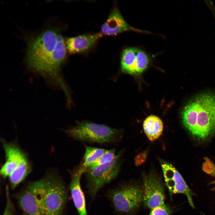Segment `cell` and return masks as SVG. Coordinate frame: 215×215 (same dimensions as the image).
Returning <instances> with one entry per match:
<instances>
[{
	"label": "cell",
	"mask_w": 215,
	"mask_h": 215,
	"mask_svg": "<svg viewBox=\"0 0 215 215\" xmlns=\"http://www.w3.org/2000/svg\"><path fill=\"white\" fill-rule=\"evenodd\" d=\"M143 127L144 132L149 140L153 142L158 139L162 134L163 125L158 117L151 115L144 121Z\"/></svg>",
	"instance_id": "cell-15"
},
{
	"label": "cell",
	"mask_w": 215,
	"mask_h": 215,
	"mask_svg": "<svg viewBox=\"0 0 215 215\" xmlns=\"http://www.w3.org/2000/svg\"><path fill=\"white\" fill-rule=\"evenodd\" d=\"M148 150H145L136 155L134 158L136 166H139L145 162L148 156Z\"/></svg>",
	"instance_id": "cell-21"
},
{
	"label": "cell",
	"mask_w": 215,
	"mask_h": 215,
	"mask_svg": "<svg viewBox=\"0 0 215 215\" xmlns=\"http://www.w3.org/2000/svg\"><path fill=\"white\" fill-rule=\"evenodd\" d=\"M161 165L165 183L170 196L174 194H182L186 196L190 205L193 208L192 194L180 174L170 163L162 161Z\"/></svg>",
	"instance_id": "cell-10"
},
{
	"label": "cell",
	"mask_w": 215,
	"mask_h": 215,
	"mask_svg": "<svg viewBox=\"0 0 215 215\" xmlns=\"http://www.w3.org/2000/svg\"><path fill=\"white\" fill-rule=\"evenodd\" d=\"M59 33L55 30H47L32 39L27 50L26 61L29 67L43 76L53 78L58 82L60 67L66 51L58 42Z\"/></svg>",
	"instance_id": "cell-1"
},
{
	"label": "cell",
	"mask_w": 215,
	"mask_h": 215,
	"mask_svg": "<svg viewBox=\"0 0 215 215\" xmlns=\"http://www.w3.org/2000/svg\"><path fill=\"white\" fill-rule=\"evenodd\" d=\"M102 35L100 32L70 37L66 41V48L70 54L84 52L92 47Z\"/></svg>",
	"instance_id": "cell-13"
},
{
	"label": "cell",
	"mask_w": 215,
	"mask_h": 215,
	"mask_svg": "<svg viewBox=\"0 0 215 215\" xmlns=\"http://www.w3.org/2000/svg\"><path fill=\"white\" fill-rule=\"evenodd\" d=\"M183 125L195 138L205 140L215 134V93L205 92L190 99L181 112Z\"/></svg>",
	"instance_id": "cell-2"
},
{
	"label": "cell",
	"mask_w": 215,
	"mask_h": 215,
	"mask_svg": "<svg viewBox=\"0 0 215 215\" xmlns=\"http://www.w3.org/2000/svg\"><path fill=\"white\" fill-rule=\"evenodd\" d=\"M205 162L202 165L203 171L207 173L212 176L215 172V165L207 157L204 158Z\"/></svg>",
	"instance_id": "cell-20"
},
{
	"label": "cell",
	"mask_w": 215,
	"mask_h": 215,
	"mask_svg": "<svg viewBox=\"0 0 215 215\" xmlns=\"http://www.w3.org/2000/svg\"><path fill=\"white\" fill-rule=\"evenodd\" d=\"M43 178L42 204L44 215H63L67 193L62 179L53 174Z\"/></svg>",
	"instance_id": "cell-5"
},
{
	"label": "cell",
	"mask_w": 215,
	"mask_h": 215,
	"mask_svg": "<svg viewBox=\"0 0 215 215\" xmlns=\"http://www.w3.org/2000/svg\"><path fill=\"white\" fill-rule=\"evenodd\" d=\"M85 148L83 162L81 165L85 172L88 167L101 156L106 150L87 145H85Z\"/></svg>",
	"instance_id": "cell-16"
},
{
	"label": "cell",
	"mask_w": 215,
	"mask_h": 215,
	"mask_svg": "<svg viewBox=\"0 0 215 215\" xmlns=\"http://www.w3.org/2000/svg\"><path fill=\"white\" fill-rule=\"evenodd\" d=\"M71 180L69 189L74 205L79 215H88L84 195L82 190L80 180L85 171L81 165L70 172Z\"/></svg>",
	"instance_id": "cell-12"
},
{
	"label": "cell",
	"mask_w": 215,
	"mask_h": 215,
	"mask_svg": "<svg viewBox=\"0 0 215 215\" xmlns=\"http://www.w3.org/2000/svg\"><path fill=\"white\" fill-rule=\"evenodd\" d=\"M43 178L28 184L19 194L18 202L24 215H44L42 204Z\"/></svg>",
	"instance_id": "cell-8"
},
{
	"label": "cell",
	"mask_w": 215,
	"mask_h": 215,
	"mask_svg": "<svg viewBox=\"0 0 215 215\" xmlns=\"http://www.w3.org/2000/svg\"><path fill=\"white\" fill-rule=\"evenodd\" d=\"M131 29L119 10L114 8L102 25L101 32L105 35L114 36Z\"/></svg>",
	"instance_id": "cell-14"
},
{
	"label": "cell",
	"mask_w": 215,
	"mask_h": 215,
	"mask_svg": "<svg viewBox=\"0 0 215 215\" xmlns=\"http://www.w3.org/2000/svg\"><path fill=\"white\" fill-rule=\"evenodd\" d=\"M107 196L115 211L121 214H131L142 202V188L133 184H124L112 189L108 192Z\"/></svg>",
	"instance_id": "cell-6"
},
{
	"label": "cell",
	"mask_w": 215,
	"mask_h": 215,
	"mask_svg": "<svg viewBox=\"0 0 215 215\" xmlns=\"http://www.w3.org/2000/svg\"><path fill=\"white\" fill-rule=\"evenodd\" d=\"M3 145L6 161L0 173L3 178H9L11 187L13 189L29 174L31 166L26 156L16 145L4 142Z\"/></svg>",
	"instance_id": "cell-3"
},
{
	"label": "cell",
	"mask_w": 215,
	"mask_h": 215,
	"mask_svg": "<svg viewBox=\"0 0 215 215\" xmlns=\"http://www.w3.org/2000/svg\"><path fill=\"white\" fill-rule=\"evenodd\" d=\"M5 194L6 204L2 215H15L14 207L10 198L9 188L8 185L6 187Z\"/></svg>",
	"instance_id": "cell-18"
},
{
	"label": "cell",
	"mask_w": 215,
	"mask_h": 215,
	"mask_svg": "<svg viewBox=\"0 0 215 215\" xmlns=\"http://www.w3.org/2000/svg\"><path fill=\"white\" fill-rule=\"evenodd\" d=\"M142 202L151 210L165 204L164 187L160 178L155 173H143Z\"/></svg>",
	"instance_id": "cell-9"
},
{
	"label": "cell",
	"mask_w": 215,
	"mask_h": 215,
	"mask_svg": "<svg viewBox=\"0 0 215 215\" xmlns=\"http://www.w3.org/2000/svg\"><path fill=\"white\" fill-rule=\"evenodd\" d=\"M115 153L116 150L114 148L106 150L101 156L88 167L85 173L91 171L99 166L111 161L116 155Z\"/></svg>",
	"instance_id": "cell-17"
},
{
	"label": "cell",
	"mask_w": 215,
	"mask_h": 215,
	"mask_svg": "<svg viewBox=\"0 0 215 215\" xmlns=\"http://www.w3.org/2000/svg\"><path fill=\"white\" fill-rule=\"evenodd\" d=\"M122 152H119L111 161L86 172L87 187L92 199L105 184L110 182L118 175L120 169V159Z\"/></svg>",
	"instance_id": "cell-7"
},
{
	"label": "cell",
	"mask_w": 215,
	"mask_h": 215,
	"mask_svg": "<svg viewBox=\"0 0 215 215\" xmlns=\"http://www.w3.org/2000/svg\"><path fill=\"white\" fill-rule=\"evenodd\" d=\"M149 62L148 56L143 51L136 48H128L122 52L121 70L129 74H140L147 67Z\"/></svg>",
	"instance_id": "cell-11"
},
{
	"label": "cell",
	"mask_w": 215,
	"mask_h": 215,
	"mask_svg": "<svg viewBox=\"0 0 215 215\" xmlns=\"http://www.w3.org/2000/svg\"><path fill=\"white\" fill-rule=\"evenodd\" d=\"M171 211L169 208L164 204L151 210L149 215H171Z\"/></svg>",
	"instance_id": "cell-19"
},
{
	"label": "cell",
	"mask_w": 215,
	"mask_h": 215,
	"mask_svg": "<svg viewBox=\"0 0 215 215\" xmlns=\"http://www.w3.org/2000/svg\"><path fill=\"white\" fill-rule=\"evenodd\" d=\"M65 132L75 140L98 144L114 142L121 136L119 130L86 121L77 122L75 126L66 130Z\"/></svg>",
	"instance_id": "cell-4"
}]
</instances>
